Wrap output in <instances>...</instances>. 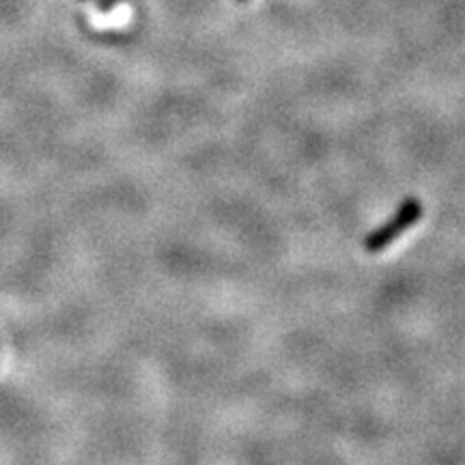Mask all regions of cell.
I'll return each mask as SVG.
<instances>
[{"label":"cell","instance_id":"6da1fadb","mask_svg":"<svg viewBox=\"0 0 465 465\" xmlns=\"http://www.w3.org/2000/svg\"><path fill=\"white\" fill-rule=\"evenodd\" d=\"M422 218V205L418 201H407L403 209L394 216L391 223H388L383 229H380L377 232L366 240V250L373 254H380L383 250H388L391 246L397 243V240L403 232H407L410 229H414L418 224V220Z\"/></svg>","mask_w":465,"mask_h":465},{"label":"cell","instance_id":"7a4b0ae2","mask_svg":"<svg viewBox=\"0 0 465 465\" xmlns=\"http://www.w3.org/2000/svg\"><path fill=\"white\" fill-rule=\"evenodd\" d=\"M242 3H243V0H242Z\"/></svg>","mask_w":465,"mask_h":465}]
</instances>
